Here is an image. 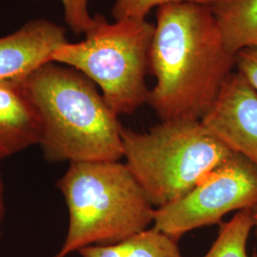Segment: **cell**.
<instances>
[{
  "label": "cell",
  "instance_id": "5",
  "mask_svg": "<svg viewBox=\"0 0 257 257\" xmlns=\"http://www.w3.org/2000/svg\"><path fill=\"white\" fill-rule=\"evenodd\" d=\"M77 43L58 47L52 61L74 68L101 90L117 116L133 114L148 103L150 52L156 25L146 19H123L109 23L100 15Z\"/></svg>",
  "mask_w": 257,
  "mask_h": 257
},
{
  "label": "cell",
  "instance_id": "14",
  "mask_svg": "<svg viewBox=\"0 0 257 257\" xmlns=\"http://www.w3.org/2000/svg\"><path fill=\"white\" fill-rule=\"evenodd\" d=\"M66 23L76 35H86L95 23V16L92 17L89 12L90 0H60Z\"/></svg>",
  "mask_w": 257,
  "mask_h": 257
},
{
  "label": "cell",
  "instance_id": "13",
  "mask_svg": "<svg viewBox=\"0 0 257 257\" xmlns=\"http://www.w3.org/2000/svg\"><path fill=\"white\" fill-rule=\"evenodd\" d=\"M214 0H115L111 10L114 20L123 19H146L154 7H159L175 2H198L211 4Z\"/></svg>",
  "mask_w": 257,
  "mask_h": 257
},
{
  "label": "cell",
  "instance_id": "2",
  "mask_svg": "<svg viewBox=\"0 0 257 257\" xmlns=\"http://www.w3.org/2000/svg\"><path fill=\"white\" fill-rule=\"evenodd\" d=\"M19 81L39 116V146L49 162L123 158L118 116L87 76L48 62Z\"/></svg>",
  "mask_w": 257,
  "mask_h": 257
},
{
  "label": "cell",
  "instance_id": "9",
  "mask_svg": "<svg viewBox=\"0 0 257 257\" xmlns=\"http://www.w3.org/2000/svg\"><path fill=\"white\" fill-rule=\"evenodd\" d=\"M41 122L19 79L0 81V162L39 145Z\"/></svg>",
  "mask_w": 257,
  "mask_h": 257
},
{
  "label": "cell",
  "instance_id": "15",
  "mask_svg": "<svg viewBox=\"0 0 257 257\" xmlns=\"http://www.w3.org/2000/svg\"><path fill=\"white\" fill-rule=\"evenodd\" d=\"M235 67L257 91V49H244L235 55Z\"/></svg>",
  "mask_w": 257,
  "mask_h": 257
},
{
  "label": "cell",
  "instance_id": "1",
  "mask_svg": "<svg viewBox=\"0 0 257 257\" xmlns=\"http://www.w3.org/2000/svg\"><path fill=\"white\" fill-rule=\"evenodd\" d=\"M235 67L209 4L159 6L150 52L156 86L148 104L161 121L201 120Z\"/></svg>",
  "mask_w": 257,
  "mask_h": 257
},
{
  "label": "cell",
  "instance_id": "12",
  "mask_svg": "<svg viewBox=\"0 0 257 257\" xmlns=\"http://www.w3.org/2000/svg\"><path fill=\"white\" fill-rule=\"evenodd\" d=\"M219 226L217 238L204 257H257V252L248 256L247 251L248 236L254 228L251 209L237 211Z\"/></svg>",
  "mask_w": 257,
  "mask_h": 257
},
{
  "label": "cell",
  "instance_id": "10",
  "mask_svg": "<svg viewBox=\"0 0 257 257\" xmlns=\"http://www.w3.org/2000/svg\"><path fill=\"white\" fill-rule=\"evenodd\" d=\"M210 6L230 54L257 49V0H214Z\"/></svg>",
  "mask_w": 257,
  "mask_h": 257
},
{
  "label": "cell",
  "instance_id": "16",
  "mask_svg": "<svg viewBox=\"0 0 257 257\" xmlns=\"http://www.w3.org/2000/svg\"><path fill=\"white\" fill-rule=\"evenodd\" d=\"M1 163V162H0ZM5 212V204H4V186H3V178H2V171L0 164V236H1V226L3 222Z\"/></svg>",
  "mask_w": 257,
  "mask_h": 257
},
{
  "label": "cell",
  "instance_id": "11",
  "mask_svg": "<svg viewBox=\"0 0 257 257\" xmlns=\"http://www.w3.org/2000/svg\"><path fill=\"white\" fill-rule=\"evenodd\" d=\"M177 241L152 228L118 243L90 246L78 252L82 257H184Z\"/></svg>",
  "mask_w": 257,
  "mask_h": 257
},
{
  "label": "cell",
  "instance_id": "4",
  "mask_svg": "<svg viewBox=\"0 0 257 257\" xmlns=\"http://www.w3.org/2000/svg\"><path fill=\"white\" fill-rule=\"evenodd\" d=\"M121 138L124 163L156 209L181 198L233 154L201 120L161 121L143 133L123 127Z\"/></svg>",
  "mask_w": 257,
  "mask_h": 257
},
{
  "label": "cell",
  "instance_id": "3",
  "mask_svg": "<svg viewBox=\"0 0 257 257\" xmlns=\"http://www.w3.org/2000/svg\"><path fill=\"white\" fill-rule=\"evenodd\" d=\"M56 186L64 196L69 226L53 257L118 243L154 223L155 206L120 160L70 163Z\"/></svg>",
  "mask_w": 257,
  "mask_h": 257
},
{
  "label": "cell",
  "instance_id": "17",
  "mask_svg": "<svg viewBox=\"0 0 257 257\" xmlns=\"http://www.w3.org/2000/svg\"><path fill=\"white\" fill-rule=\"evenodd\" d=\"M252 211V217H253V223H254V230H255V234L257 237V206H255L253 209H251Z\"/></svg>",
  "mask_w": 257,
  "mask_h": 257
},
{
  "label": "cell",
  "instance_id": "7",
  "mask_svg": "<svg viewBox=\"0 0 257 257\" xmlns=\"http://www.w3.org/2000/svg\"><path fill=\"white\" fill-rule=\"evenodd\" d=\"M201 122L232 153L257 168V91L239 72L227 78Z\"/></svg>",
  "mask_w": 257,
  "mask_h": 257
},
{
  "label": "cell",
  "instance_id": "8",
  "mask_svg": "<svg viewBox=\"0 0 257 257\" xmlns=\"http://www.w3.org/2000/svg\"><path fill=\"white\" fill-rule=\"evenodd\" d=\"M64 28L47 19L28 21L18 31L0 37V81L17 80L52 61L67 43Z\"/></svg>",
  "mask_w": 257,
  "mask_h": 257
},
{
  "label": "cell",
  "instance_id": "6",
  "mask_svg": "<svg viewBox=\"0 0 257 257\" xmlns=\"http://www.w3.org/2000/svg\"><path fill=\"white\" fill-rule=\"evenodd\" d=\"M257 206V168L233 153L175 202L157 208L154 228L179 240L196 229L222 223L230 211Z\"/></svg>",
  "mask_w": 257,
  "mask_h": 257
}]
</instances>
